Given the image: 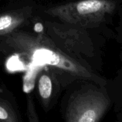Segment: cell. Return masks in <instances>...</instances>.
<instances>
[{
    "label": "cell",
    "instance_id": "cell-1",
    "mask_svg": "<svg viewBox=\"0 0 122 122\" xmlns=\"http://www.w3.org/2000/svg\"><path fill=\"white\" fill-rule=\"evenodd\" d=\"M0 48L6 53L24 56L49 66L54 73L59 71L72 76L104 83L102 79L60 49L46 33L16 30L1 39Z\"/></svg>",
    "mask_w": 122,
    "mask_h": 122
},
{
    "label": "cell",
    "instance_id": "cell-2",
    "mask_svg": "<svg viewBox=\"0 0 122 122\" xmlns=\"http://www.w3.org/2000/svg\"><path fill=\"white\" fill-rule=\"evenodd\" d=\"M112 0H79L53 6L46 9L48 15L77 27L99 26L115 9Z\"/></svg>",
    "mask_w": 122,
    "mask_h": 122
},
{
    "label": "cell",
    "instance_id": "cell-3",
    "mask_svg": "<svg viewBox=\"0 0 122 122\" xmlns=\"http://www.w3.org/2000/svg\"><path fill=\"white\" fill-rule=\"evenodd\" d=\"M109 106L106 94L95 89L78 92L70 99L65 119L68 122H99Z\"/></svg>",
    "mask_w": 122,
    "mask_h": 122
},
{
    "label": "cell",
    "instance_id": "cell-4",
    "mask_svg": "<svg viewBox=\"0 0 122 122\" xmlns=\"http://www.w3.org/2000/svg\"><path fill=\"white\" fill-rule=\"evenodd\" d=\"M29 8L12 10L0 15V39L17 30L30 17Z\"/></svg>",
    "mask_w": 122,
    "mask_h": 122
},
{
    "label": "cell",
    "instance_id": "cell-5",
    "mask_svg": "<svg viewBox=\"0 0 122 122\" xmlns=\"http://www.w3.org/2000/svg\"><path fill=\"white\" fill-rule=\"evenodd\" d=\"M54 71L43 72L38 81V92L44 105H48L53 97L55 77Z\"/></svg>",
    "mask_w": 122,
    "mask_h": 122
},
{
    "label": "cell",
    "instance_id": "cell-6",
    "mask_svg": "<svg viewBox=\"0 0 122 122\" xmlns=\"http://www.w3.org/2000/svg\"><path fill=\"white\" fill-rule=\"evenodd\" d=\"M0 121L7 122H16L15 115L5 104L0 102Z\"/></svg>",
    "mask_w": 122,
    "mask_h": 122
}]
</instances>
